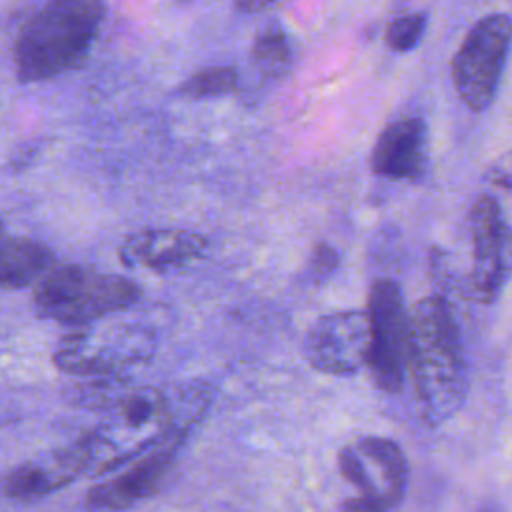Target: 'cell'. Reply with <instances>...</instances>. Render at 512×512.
I'll use <instances>...</instances> for the list:
<instances>
[{"mask_svg":"<svg viewBox=\"0 0 512 512\" xmlns=\"http://www.w3.org/2000/svg\"><path fill=\"white\" fill-rule=\"evenodd\" d=\"M420 416L430 426L450 420L468 394V368L454 314L442 296H428L410 310V360Z\"/></svg>","mask_w":512,"mask_h":512,"instance_id":"6da1fadb","label":"cell"},{"mask_svg":"<svg viewBox=\"0 0 512 512\" xmlns=\"http://www.w3.org/2000/svg\"><path fill=\"white\" fill-rule=\"evenodd\" d=\"M206 248L208 240L198 232L148 228L126 236L118 248V258L128 268L170 272L202 258Z\"/></svg>","mask_w":512,"mask_h":512,"instance_id":"4fadbf2b","label":"cell"},{"mask_svg":"<svg viewBox=\"0 0 512 512\" xmlns=\"http://www.w3.org/2000/svg\"><path fill=\"white\" fill-rule=\"evenodd\" d=\"M158 338L152 328L138 322L98 320L66 332L54 352V366L70 376H128L136 366L152 360Z\"/></svg>","mask_w":512,"mask_h":512,"instance_id":"5b68a950","label":"cell"},{"mask_svg":"<svg viewBox=\"0 0 512 512\" xmlns=\"http://www.w3.org/2000/svg\"><path fill=\"white\" fill-rule=\"evenodd\" d=\"M370 324L366 310H338L320 316L304 338L308 364L330 376H350L366 368Z\"/></svg>","mask_w":512,"mask_h":512,"instance_id":"9c48e42d","label":"cell"},{"mask_svg":"<svg viewBox=\"0 0 512 512\" xmlns=\"http://www.w3.org/2000/svg\"><path fill=\"white\" fill-rule=\"evenodd\" d=\"M274 2H276V0H234L236 8L242 10V12H248V14L260 12V10L268 8V6L274 4Z\"/></svg>","mask_w":512,"mask_h":512,"instance_id":"ffe728a7","label":"cell"},{"mask_svg":"<svg viewBox=\"0 0 512 512\" xmlns=\"http://www.w3.org/2000/svg\"><path fill=\"white\" fill-rule=\"evenodd\" d=\"M182 446L160 444L140 458L108 474L86 492V506L92 512H122L154 496L168 478Z\"/></svg>","mask_w":512,"mask_h":512,"instance_id":"8fae6325","label":"cell"},{"mask_svg":"<svg viewBox=\"0 0 512 512\" xmlns=\"http://www.w3.org/2000/svg\"><path fill=\"white\" fill-rule=\"evenodd\" d=\"M472 236V266L458 282L464 298L488 304L492 302L506 278V222L498 202L490 196H480L470 210Z\"/></svg>","mask_w":512,"mask_h":512,"instance_id":"30bf717a","label":"cell"},{"mask_svg":"<svg viewBox=\"0 0 512 512\" xmlns=\"http://www.w3.org/2000/svg\"><path fill=\"white\" fill-rule=\"evenodd\" d=\"M510 44L512 20L506 14L484 16L468 30L452 60L454 86L468 108L480 112L492 104Z\"/></svg>","mask_w":512,"mask_h":512,"instance_id":"ba28073f","label":"cell"},{"mask_svg":"<svg viewBox=\"0 0 512 512\" xmlns=\"http://www.w3.org/2000/svg\"><path fill=\"white\" fill-rule=\"evenodd\" d=\"M292 50L288 36L276 24L262 30L252 44V62L262 74H280L290 64Z\"/></svg>","mask_w":512,"mask_h":512,"instance_id":"e0dca14e","label":"cell"},{"mask_svg":"<svg viewBox=\"0 0 512 512\" xmlns=\"http://www.w3.org/2000/svg\"><path fill=\"white\" fill-rule=\"evenodd\" d=\"M138 300L132 280L82 264L52 266L34 288L36 314L72 328L106 320Z\"/></svg>","mask_w":512,"mask_h":512,"instance_id":"277c9868","label":"cell"},{"mask_svg":"<svg viewBox=\"0 0 512 512\" xmlns=\"http://www.w3.org/2000/svg\"><path fill=\"white\" fill-rule=\"evenodd\" d=\"M176 2H180V4H184V2H192V0H176Z\"/></svg>","mask_w":512,"mask_h":512,"instance_id":"44dd1931","label":"cell"},{"mask_svg":"<svg viewBox=\"0 0 512 512\" xmlns=\"http://www.w3.org/2000/svg\"><path fill=\"white\" fill-rule=\"evenodd\" d=\"M338 468L358 490L346 504L352 512H390L406 494L408 460L390 438L362 436L342 446Z\"/></svg>","mask_w":512,"mask_h":512,"instance_id":"8992f818","label":"cell"},{"mask_svg":"<svg viewBox=\"0 0 512 512\" xmlns=\"http://www.w3.org/2000/svg\"><path fill=\"white\" fill-rule=\"evenodd\" d=\"M370 350L366 368L382 392H400L410 360V312L396 282L376 280L368 296Z\"/></svg>","mask_w":512,"mask_h":512,"instance_id":"52a82bcc","label":"cell"},{"mask_svg":"<svg viewBox=\"0 0 512 512\" xmlns=\"http://www.w3.org/2000/svg\"><path fill=\"white\" fill-rule=\"evenodd\" d=\"M86 472L88 454L78 438L14 466L2 476L0 492L16 502H34L62 490Z\"/></svg>","mask_w":512,"mask_h":512,"instance_id":"7c38bea8","label":"cell"},{"mask_svg":"<svg viewBox=\"0 0 512 512\" xmlns=\"http://www.w3.org/2000/svg\"><path fill=\"white\" fill-rule=\"evenodd\" d=\"M426 28V16L416 12V14H404L396 20H392L386 28V44L394 52H408L412 50Z\"/></svg>","mask_w":512,"mask_h":512,"instance_id":"ac0fdd59","label":"cell"},{"mask_svg":"<svg viewBox=\"0 0 512 512\" xmlns=\"http://www.w3.org/2000/svg\"><path fill=\"white\" fill-rule=\"evenodd\" d=\"M54 266L52 250L26 236H0V292L36 286Z\"/></svg>","mask_w":512,"mask_h":512,"instance_id":"9a60e30c","label":"cell"},{"mask_svg":"<svg viewBox=\"0 0 512 512\" xmlns=\"http://www.w3.org/2000/svg\"><path fill=\"white\" fill-rule=\"evenodd\" d=\"M172 390L128 380L102 412L100 424L82 436L88 454L86 476L102 478L160 444L184 446Z\"/></svg>","mask_w":512,"mask_h":512,"instance_id":"7a4b0ae2","label":"cell"},{"mask_svg":"<svg viewBox=\"0 0 512 512\" xmlns=\"http://www.w3.org/2000/svg\"><path fill=\"white\" fill-rule=\"evenodd\" d=\"M104 0H46L22 24L14 68L22 84L52 80L78 68L104 22Z\"/></svg>","mask_w":512,"mask_h":512,"instance_id":"3957f363","label":"cell"},{"mask_svg":"<svg viewBox=\"0 0 512 512\" xmlns=\"http://www.w3.org/2000/svg\"><path fill=\"white\" fill-rule=\"evenodd\" d=\"M238 86V70L232 66H210L188 76L180 86L178 94L188 100L218 98L230 94Z\"/></svg>","mask_w":512,"mask_h":512,"instance_id":"2e32d148","label":"cell"},{"mask_svg":"<svg viewBox=\"0 0 512 512\" xmlns=\"http://www.w3.org/2000/svg\"><path fill=\"white\" fill-rule=\"evenodd\" d=\"M426 164V126L420 118H402L384 128L372 152L376 174L394 180H414Z\"/></svg>","mask_w":512,"mask_h":512,"instance_id":"5bb4252c","label":"cell"},{"mask_svg":"<svg viewBox=\"0 0 512 512\" xmlns=\"http://www.w3.org/2000/svg\"><path fill=\"white\" fill-rule=\"evenodd\" d=\"M338 264V254L332 246L328 244H318L312 252V270L318 274V276H326L330 274Z\"/></svg>","mask_w":512,"mask_h":512,"instance_id":"d6986e66","label":"cell"},{"mask_svg":"<svg viewBox=\"0 0 512 512\" xmlns=\"http://www.w3.org/2000/svg\"><path fill=\"white\" fill-rule=\"evenodd\" d=\"M0 230H2V218H0Z\"/></svg>","mask_w":512,"mask_h":512,"instance_id":"7402d4cb","label":"cell"}]
</instances>
